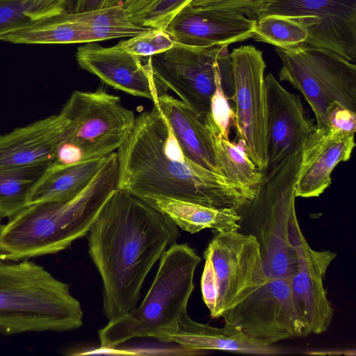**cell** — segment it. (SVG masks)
Returning a JSON list of instances; mask_svg holds the SVG:
<instances>
[{
    "instance_id": "9c48e42d",
    "label": "cell",
    "mask_w": 356,
    "mask_h": 356,
    "mask_svg": "<svg viewBox=\"0 0 356 356\" xmlns=\"http://www.w3.org/2000/svg\"><path fill=\"white\" fill-rule=\"evenodd\" d=\"M202 300L212 318L234 307L264 283L259 244L252 234L218 232L204 252Z\"/></svg>"
},
{
    "instance_id": "d590c367",
    "label": "cell",
    "mask_w": 356,
    "mask_h": 356,
    "mask_svg": "<svg viewBox=\"0 0 356 356\" xmlns=\"http://www.w3.org/2000/svg\"><path fill=\"white\" fill-rule=\"evenodd\" d=\"M65 1H66L69 2L70 0H65Z\"/></svg>"
},
{
    "instance_id": "ba28073f",
    "label": "cell",
    "mask_w": 356,
    "mask_h": 356,
    "mask_svg": "<svg viewBox=\"0 0 356 356\" xmlns=\"http://www.w3.org/2000/svg\"><path fill=\"white\" fill-rule=\"evenodd\" d=\"M282 67L279 79L300 92L313 111L316 127H327L332 108L340 105L356 113V65L339 54L306 44L275 48Z\"/></svg>"
},
{
    "instance_id": "836d02e7",
    "label": "cell",
    "mask_w": 356,
    "mask_h": 356,
    "mask_svg": "<svg viewBox=\"0 0 356 356\" xmlns=\"http://www.w3.org/2000/svg\"><path fill=\"white\" fill-rule=\"evenodd\" d=\"M125 0H75L73 10L84 12L92 10L122 6Z\"/></svg>"
},
{
    "instance_id": "2e32d148",
    "label": "cell",
    "mask_w": 356,
    "mask_h": 356,
    "mask_svg": "<svg viewBox=\"0 0 356 356\" xmlns=\"http://www.w3.org/2000/svg\"><path fill=\"white\" fill-rule=\"evenodd\" d=\"M355 134L317 128L301 149L296 197L320 196L331 184V174L341 162L348 161L355 146Z\"/></svg>"
},
{
    "instance_id": "5b68a950",
    "label": "cell",
    "mask_w": 356,
    "mask_h": 356,
    "mask_svg": "<svg viewBox=\"0 0 356 356\" xmlns=\"http://www.w3.org/2000/svg\"><path fill=\"white\" fill-rule=\"evenodd\" d=\"M201 261L187 244L175 243L160 259L154 281L142 303L127 314L108 321L99 330L100 348L112 350L134 338L165 342L187 309L194 289V274Z\"/></svg>"
},
{
    "instance_id": "5bb4252c",
    "label": "cell",
    "mask_w": 356,
    "mask_h": 356,
    "mask_svg": "<svg viewBox=\"0 0 356 356\" xmlns=\"http://www.w3.org/2000/svg\"><path fill=\"white\" fill-rule=\"evenodd\" d=\"M143 58L124 50L118 43L104 47L87 42L78 47L79 67L97 76L102 82L135 97L154 101L159 90L152 72L149 56Z\"/></svg>"
},
{
    "instance_id": "e575fe53",
    "label": "cell",
    "mask_w": 356,
    "mask_h": 356,
    "mask_svg": "<svg viewBox=\"0 0 356 356\" xmlns=\"http://www.w3.org/2000/svg\"><path fill=\"white\" fill-rule=\"evenodd\" d=\"M2 226H3V225L1 223V218H0V231L1 229Z\"/></svg>"
},
{
    "instance_id": "1f68e13d",
    "label": "cell",
    "mask_w": 356,
    "mask_h": 356,
    "mask_svg": "<svg viewBox=\"0 0 356 356\" xmlns=\"http://www.w3.org/2000/svg\"><path fill=\"white\" fill-rule=\"evenodd\" d=\"M223 85V80L219 79L211 97L210 114L219 129L229 136L230 128L234 122V112L225 94Z\"/></svg>"
},
{
    "instance_id": "30bf717a",
    "label": "cell",
    "mask_w": 356,
    "mask_h": 356,
    "mask_svg": "<svg viewBox=\"0 0 356 356\" xmlns=\"http://www.w3.org/2000/svg\"><path fill=\"white\" fill-rule=\"evenodd\" d=\"M227 47L175 43L166 51L149 56L156 87L173 91L180 100L202 116L210 113L211 97L219 79L223 80L225 94L232 101L234 81Z\"/></svg>"
},
{
    "instance_id": "ac0fdd59",
    "label": "cell",
    "mask_w": 356,
    "mask_h": 356,
    "mask_svg": "<svg viewBox=\"0 0 356 356\" xmlns=\"http://www.w3.org/2000/svg\"><path fill=\"white\" fill-rule=\"evenodd\" d=\"M70 122L60 113L0 135V169L52 163L70 136Z\"/></svg>"
},
{
    "instance_id": "e0dca14e",
    "label": "cell",
    "mask_w": 356,
    "mask_h": 356,
    "mask_svg": "<svg viewBox=\"0 0 356 356\" xmlns=\"http://www.w3.org/2000/svg\"><path fill=\"white\" fill-rule=\"evenodd\" d=\"M257 20L186 5L165 31L176 44L191 47L229 46L252 38Z\"/></svg>"
},
{
    "instance_id": "cb8c5ba5",
    "label": "cell",
    "mask_w": 356,
    "mask_h": 356,
    "mask_svg": "<svg viewBox=\"0 0 356 356\" xmlns=\"http://www.w3.org/2000/svg\"><path fill=\"white\" fill-rule=\"evenodd\" d=\"M108 155L64 168L49 166L33 188L29 204L74 198L90 182Z\"/></svg>"
},
{
    "instance_id": "8992f818",
    "label": "cell",
    "mask_w": 356,
    "mask_h": 356,
    "mask_svg": "<svg viewBox=\"0 0 356 356\" xmlns=\"http://www.w3.org/2000/svg\"><path fill=\"white\" fill-rule=\"evenodd\" d=\"M300 159L301 150L294 152L263 171L254 200L244 208L254 220L253 235L268 277L291 278L298 268V251L306 241L295 208Z\"/></svg>"
},
{
    "instance_id": "484cf974",
    "label": "cell",
    "mask_w": 356,
    "mask_h": 356,
    "mask_svg": "<svg viewBox=\"0 0 356 356\" xmlns=\"http://www.w3.org/2000/svg\"><path fill=\"white\" fill-rule=\"evenodd\" d=\"M75 13L87 28L91 42L131 38L153 29L134 24L122 6Z\"/></svg>"
},
{
    "instance_id": "4fadbf2b",
    "label": "cell",
    "mask_w": 356,
    "mask_h": 356,
    "mask_svg": "<svg viewBox=\"0 0 356 356\" xmlns=\"http://www.w3.org/2000/svg\"><path fill=\"white\" fill-rule=\"evenodd\" d=\"M268 14L304 18L309 26L306 45L355 63L356 0H277L263 15Z\"/></svg>"
},
{
    "instance_id": "277c9868",
    "label": "cell",
    "mask_w": 356,
    "mask_h": 356,
    "mask_svg": "<svg viewBox=\"0 0 356 356\" xmlns=\"http://www.w3.org/2000/svg\"><path fill=\"white\" fill-rule=\"evenodd\" d=\"M83 325L70 286L28 259H0V333L63 332Z\"/></svg>"
},
{
    "instance_id": "6da1fadb",
    "label": "cell",
    "mask_w": 356,
    "mask_h": 356,
    "mask_svg": "<svg viewBox=\"0 0 356 356\" xmlns=\"http://www.w3.org/2000/svg\"><path fill=\"white\" fill-rule=\"evenodd\" d=\"M88 236V253L102 280L104 312L111 321L137 306L147 275L180 232L166 216L116 188Z\"/></svg>"
},
{
    "instance_id": "83f0119b",
    "label": "cell",
    "mask_w": 356,
    "mask_h": 356,
    "mask_svg": "<svg viewBox=\"0 0 356 356\" xmlns=\"http://www.w3.org/2000/svg\"><path fill=\"white\" fill-rule=\"evenodd\" d=\"M65 0H0V37L66 11Z\"/></svg>"
},
{
    "instance_id": "f546056e",
    "label": "cell",
    "mask_w": 356,
    "mask_h": 356,
    "mask_svg": "<svg viewBox=\"0 0 356 356\" xmlns=\"http://www.w3.org/2000/svg\"><path fill=\"white\" fill-rule=\"evenodd\" d=\"M277 0H191L193 8L241 15L257 20Z\"/></svg>"
},
{
    "instance_id": "4316f807",
    "label": "cell",
    "mask_w": 356,
    "mask_h": 356,
    "mask_svg": "<svg viewBox=\"0 0 356 356\" xmlns=\"http://www.w3.org/2000/svg\"><path fill=\"white\" fill-rule=\"evenodd\" d=\"M304 18L277 14L264 15L257 19L254 40L280 49H291L305 44L309 33Z\"/></svg>"
},
{
    "instance_id": "603a6c76",
    "label": "cell",
    "mask_w": 356,
    "mask_h": 356,
    "mask_svg": "<svg viewBox=\"0 0 356 356\" xmlns=\"http://www.w3.org/2000/svg\"><path fill=\"white\" fill-rule=\"evenodd\" d=\"M204 124L214 154L218 173L228 181L257 189L263 178L261 171L250 159L241 141H231L213 122L210 113Z\"/></svg>"
},
{
    "instance_id": "44dd1931",
    "label": "cell",
    "mask_w": 356,
    "mask_h": 356,
    "mask_svg": "<svg viewBox=\"0 0 356 356\" xmlns=\"http://www.w3.org/2000/svg\"><path fill=\"white\" fill-rule=\"evenodd\" d=\"M153 103L165 118L184 154L195 163L218 174L204 124L205 115H199L181 100L165 92L158 94Z\"/></svg>"
},
{
    "instance_id": "9a60e30c",
    "label": "cell",
    "mask_w": 356,
    "mask_h": 356,
    "mask_svg": "<svg viewBox=\"0 0 356 356\" xmlns=\"http://www.w3.org/2000/svg\"><path fill=\"white\" fill-rule=\"evenodd\" d=\"M264 80L268 168L288 154L301 150L316 125L307 118L299 95L286 90L270 73Z\"/></svg>"
},
{
    "instance_id": "7402d4cb",
    "label": "cell",
    "mask_w": 356,
    "mask_h": 356,
    "mask_svg": "<svg viewBox=\"0 0 356 356\" xmlns=\"http://www.w3.org/2000/svg\"><path fill=\"white\" fill-rule=\"evenodd\" d=\"M191 234L205 229L218 232L238 231L242 216L236 210L218 209L165 197L140 198Z\"/></svg>"
},
{
    "instance_id": "f1b7e54d",
    "label": "cell",
    "mask_w": 356,
    "mask_h": 356,
    "mask_svg": "<svg viewBox=\"0 0 356 356\" xmlns=\"http://www.w3.org/2000/svg\"><path fill=\"white\" fill-rule=\"evenodd\" d=\"M191 0H125L122 5L129 19L143 27L165 30Z\"/></svg>"
},
{
    "instance_id": "4dcf8cb0",
    "label": "cell",
    "mask_w": 356,
    "mask_h": 356,
    "mask_svg": "<svg viewBox=\"0 0 356 356\" xmlns=\"http://www.w3.org/2000/svg\"><path fill=\"white\" fill-rule=\"evenodd\" d=\"M118 44L127 52L145 58L166 51L175 42L165 30L153 29L130 39L122 40Z\"/></svg>"
},
{
    "instance_id": "d6986e66",
    "label": "cell",
    "mask_w": 356,
    "mask_h": 356,
    "mask_svg": "<svg viewBox=\"0 0 356 356\" xmlns=\"http://www.w3.org/2000/svg\"><path fill=\"white\" fill-rule=\"evenodd\" d=\"M335 257L336 254L330 250H313L308 243L298 253V268L291 277V289L295 305L309 333L325 332L333 318V308L323 280Z\"/></svg>"
},
{
    "instance_id": "d4e9b609",
    "label": "cell",
    "mask_w": 356,
    "mask_h": 356,
    "mask_svg": "<svg viewBox=\"0 0 356 356\" xmlns=\"http://www.w3.org/2000/svg\"><path fill=\"white\" fill-rule=\"evenodd\" d=\"M50 164L0 169L1 219H9L29 205L33 188Z\"/></svg>"
},
{
    "instance_id": "d6a6232c",
    "label": "cell",
    "mask_w": 356,
    "mask_h": 356,
    "mask_svg": "<svg viewBox=\"0 0 356 356\" xmlns=\"http://www.w3.org/2000/svg\"><path fill=\"white\" fill-rule=\"evenodd\" d=\"M327 127L332 129L355 134L356 113L340 105H336L328 114Z\"/></svg>"
},
{
    "instance_id": "7a4b0ae2",
    "label": "cell",
    "mask_w": 356,
    "mask_h": 356,
    "mask_svg": "<svg viewBox=\"0 0 356 356\" xmlns=\"http://www.w3.org/2000/svg\"><path fill=\"white\" fill-rule=\"evenodd\" d=\"M116 154L117 188L139 198L165 197L239 212L257 193L190 160L155 104L135 118Z\"/></svg>"
},
{
    "instance_id": "ffe728a7",
    "label": "cell",
    "mask_w": 356,
    "mask_h": 356,
    "mask_svg": "<svg viewBox=\"0 0 356 356\" xmlns=\"http://www.w3.org/2000/svg\"><path fill=\"white\" fill-rule=\"evenodd\" d=\"M165 343H175L191 352L222 350L262 355H275L284 351L273 346H264L246 337L234 325L225 323L216 327L193 321L184 310L175 330Z\"/></svg>"
},
{
    "instance_id": "7c38bea8",
    "label": "cell",
    "mask_w": 356,
    "mask_h": 356,
    "mask_svg": "<svg viewBox=\"0 0 356 356\" xmlns=\"http://www.w3.org/2000/svg\"><path fill=\"white\" fill-rule=\"evenodd\" d=\"M234 81V122L236 137L255 165L268 168L267 102L262 52L252 45L230 53Z\"/></svg>"
},
{
    "instance_id": "3957f363",
    "label": "cell",
    "mask_w": 356,
    "mask_h": 356,
    "mask_svg": "<svg viewBox=\"0 0 356 356\" xmlns=\"http://www.w3.org/2000/svg\"><path fill=\"white\" fill-rule=\"evenodd\" d=\"M116 152L74 198L29 204L10 218L0 231V259L18 261L67 249L86 235L117 188Z\"/></svg>"
},
{
    "instance_id": "52a82bcc",
    "label": "cell",
    "mask_w": 356,
    "mask_h": 356,
    "mask_svg": "<svg viewBox=\"0 0 356 356\" xmlns=\"http://www.w3.org/2000/svg\"><path fill=\"white\" fill-rule=\"evenodd\" d=\"M63 109L71 122V132L58 148L50 164L64 168L99 159L116 152L129 135L134 113L118 96L102 89L74 91Z\"/></svg>"
},
{
    "instance_id": "8fae6325",
    "label": "cell",
    "mask_w": 356,
    "mask_h": 356,
    "mask_svg": "<svg viewBox=\"0 0 356 356\" xmlns=\"http://www.w3.org/2000/svg\"><path fill=\"white\" fill-rule=\"evenodd\" d=\"M254 342L264 346L309 333L293 298L291 278L268 277L221 316Z\"/></svg>"
}]
</instances>
